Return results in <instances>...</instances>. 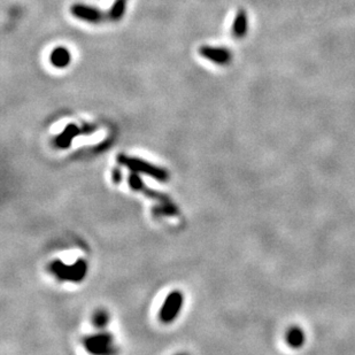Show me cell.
<instances>
[{
  "label": "cell",
  "instance_id": "9",
  "mask_svg": "<svg viewBox=\"0 0 355 355\" xmlns=\"http://www.w3.org/2000/svg\"><path fill=\"white\" fill-rule=\"evenodd\" d=\"M79 129L75 124H68V127L55 138V145L59 148H68L71 145L72 139L79 135Z\"/></svg>",
  "mask_w": 355,
  "mask_h": 355
},
{
  "label": "cell",
  "instance_id": "6",
  "mask_svg": "<svg viewBox=\"0 0 355 355\" xmlns=\"http://www.w3.org/2000/svg\"><path fill=\"white\" fill-rule=\"evenodd\" d=\"M199 54L216 64H225L231 60V53L227 48L223 47L205 45V46H201L199 48Z\"/></svg>",
  "mask_w": 355,
  "mask_h": 355
},
{
  "label": "cell",
  "instance_id": "2",
  "mask_svg": "<svg viewBox=\"0 0 355 355\" xmlns=\"http://www.w3.org/2000/svg\"><path fill=\"white\" fill-rule=\"evenodd\" d=\"M52 273L56 275L60 280L63 281H71V282H79L84 280L87 272L86 262L79 259L72 266L64 265L62 261L55 260L51 263L49 267Z\"/></svg>",
  "mask_w": 355,
  "mask_h": 355
},
{
  "label": "cell",
  "instance_id": "13",
  "mask_svg": "<svg viewBox=\"0 0 355 355\" xmlns=\"http://www.w3.org/2000/svg\"><path fill=\"white\" fill-rule=\"evenodd\" d=\"M107 321H108V316H107L105 312H101V311L98 312L93 318V322L97 327H104L107 323Z\"/></svg>",
  "mask_w": 355,
  "mask_h": 355
},
{
  "label": "cell",
  "instance_id": "5",
  "mask_svg": "<svg viewBox=\"0 0 355 355\" xmlns=\"http://www.w3.org/2000/svg\"><path fill=\"white\" fill-rule=\"evenodd\" d=\"M128 184L130 185V188L135 191H138V192L145 194V196L151 198V199L156 200L159 202H161L162 205H169L171 204L170 200L168 199V197H166L165 194L155 192L150 188H147L146 185L144 184V182L142 181V178H140L137 173H132L129 175L128 177Z\"/></svg>",
  "mask_w": 355,
  "mask_h": 355
},
{
  "label": "cell",
  "instance_id": "14",
  "mask_svg": "<svg viewBox=\"0 0 355 355\" xmlns=\"http://www.w3.org/2000/svg\"><path fill=\"white\" fill-rule=\"evenodd\" d=\"M121 178H122L121 170H118L116 168V169H114V171H113V181L115 182L116 184H118V183L121 182Z\"/></svg>",
  "mask_w": 355,
  "mask_h": 355
},
{
  "label": "cell",
  "instance_id": "4",
  "mask_svg": "<svg viewBox=\"0 0 355 355\" xmlns=\"http://www.w3.org/2000/svg\"><path fill=\"white\" fill-rule=\"evenodd\" d=\"M70 13L74 17L81 21L89 22V23H100L105 20L106 16H108L100 9L89 5H83V3L72 5L70 7Z\"/></svg>",
  "mask_w": 355,
  "mask_h": 355
},
{
  "label": "cell",
  "instance_id": "7",
  "mask_svg": "<svg viewBox=\"0 0 355 355\" xmlns=\"http://www.w3.org/2000/svg\"><path fill=\"white\" fill-rule=\"evenodd\" d=\"M112 342V338L108 335H98L93 337L87 338L85 342L86 350L91 353L100 354L109 352V344Z\"/></svg>",
  "mask_w": 355,
  "mask_h": 355
},
{
  "label": "cell",
  "instance_id": "12",
  "mask_svg": "<svg viewBox=\"0 0 355 355\" xmlns=\"http://www.w3.org/2000/svg\"><path fill=\"white\" fill-rule=\"evenodd\" d=\"M247 31V18L244 12H238L234 22V33L236 37H243Z\"/></svg>",
  "mask_w": 355,
  "mask_h": 355
},
{
  "label": "cell",
  "instance_id": "3",
  "mask_svg": "<svg viewBox=\"0 0 355 355\" xmlns=\"http://www.w3.org/2000/svg\"><path fill=\"white\" fill-rule=\"evenodd\" d=\"M183 305V296L181 292L175 291L171 292L169 296L166 298L165 303H163L161 309H160L159 318L160 321L163 323H171L177 318L179 312H181Z\"/></svg>",
  "mask_w": 355,
  "mask_h": 355
},
{
  "label": "cell",
  "instance_id": "1",
  "mask_svg": "<svg viewBox=\"0 0 355 355\" xmlns=\"http://www.w3.org/2000/svg\"><path fill=\"white\" fill-rule=\"evenodd\" d=\"M117 162L120 166L128 168L132 173L147 175V176L152 178L158 179L159 182H167L168 178H169V175H168L167 170L162 169V168L158 166L151 165V163L144 161L142 159L120 154L117 156Z\"/></svg>",
  "mask_w": 355,
  "mask_h": 355
},
{
  "label": "cell",
  "instance_id": "11",
  "mask_svg": "<svg viewBox=\"0 0 355 355\" xmlns=\"http://www.w3.org/2000/svg\"><path fill=\"white\" fill-rule=\"evenodd\" d=\"M125 6H127V0H115L113 2L112 8L108 13V18L112 21H118L123 17L125 12Z\"/></svg>",
  "mask_w": 355,
  "mask_h": 355
},
{
  "label": "cell",
  "instance_id": "8",
  "mask_svg": "<svg viewBox=\"0 0 355 355\" xmlns=\"http://www.w3.org/2000/svg\"><path fill=\"white\" fill-rule=\"evenodd\" d=\"M285 341L292 349H300V347H303L305 342H306V334H305L304 329H301L300 327H291L286 331Z\"/></svg>",
  "mask_w": 355,
  "mask_h": 355
},
{
  "label": "cell",
  "instance_id": "10",
  "mask_svg": "<svg viewBox=\"0 0 355 355\" xmlns=\"http://www.w3.org/2000/svg\"><path fill=\"white\" fill-rule=\"evenodd\" d=\"M51 63L56 68H64L70 63V53L64 47H56L51 53Z\"/></svg>",
  "mask_w": 355,
  "mask_h": 355
}]
</instances>
